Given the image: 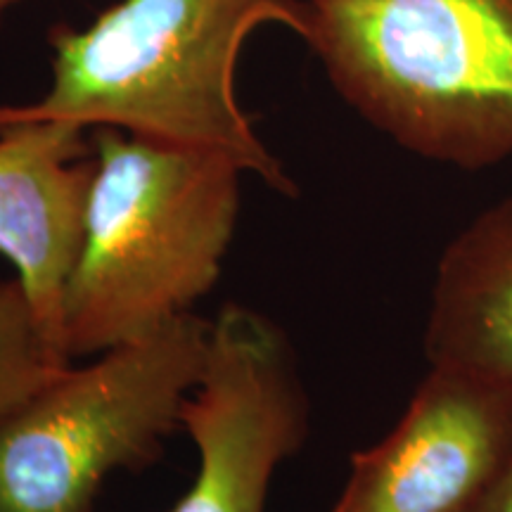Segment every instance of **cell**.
<instances>
[{"instance_id":"4","label":"cell","mask_w":512,"mask_h":512,"mask_svg":"<svg viewBox=\"0 0 512 512\" xmlns=\"http://www.w3.org/2000/svg\"><path fill=\"white\" fill-rule=\"evenodd\" d=\"M211 320L185 313L72 363L0 420V512H95L114 472L155 463L202 380Z\"/></svg>"},{"instance_id":"2","label":"cell","mask_w":512,"mask_h":512,"mask_svg":"<svg viewBox=\"0 0 512 512\" xmlns=\"http://www.w3.org/2000/svg\"><path fill=\"white\" fill-rule=\"evenodd\" d=\"M91 133L93 181L62 299L69 363L147 337L214 290L247 174L221 152Z\"/></svg>"},{"instance_id":"6","label":"cell","mask_w":512,"mask_h":512,"mask_svg":"<svg viewBox=\"0 0 512 512\" xmlns=\"http://www.w3.org/2000/svg\"><path fill=\"white\" fill-rule=\"evenodd\" d=\"M512 453V384L430 368L403 418L351 458L330 512H460Z\"/></svg>"},{"instance_id":"7","label":"cell","mask_w":512,"mask_h":512,"mask_svg":"<svg viewBox=\"0 0 512 512\" xmlns=\"http://www.w3.org/2000/svg\"><path fill=\"white\" fill-rule=\"evenodd\" d=\"M88 133L67 121L0 128V254L15 266L64 363L62 299L81 245L95 166Z\"/></svg>"},{"instance_id":"11","label":"cell","mask_w":512,"mask_h":512,"mask_svg":"<svg viewBox=\"0 0 512 512\" xmlns=\"http://www.w3.org/2000/svg\"><path fill=\"white\" fill-rule=\"evenodd\" d=\"M17 3H22V0H0V22H3V17L8 15V10L15 8Z\"/></svg>"},{"instance_id":"9","label":"cell","mask_w":512,"mask_h":512,"mask_svg":"<svg viewBox=\"0 0 512 512\" xmlns=\"http://www.w3.org/2000/svg\"><path fill=\"white\" fill-rule=\"evenodd\" d=\"M64 366L24 285L17 278L0 283V420Z\"/></svg>"},{"instance_id":"10","label":"cell","mask_w":512,"mask_h":512,"mask_svg":"<svg viewBox=\"0 0 512 512\" xmlns=\"http://www.w3.org/2000/svg\"><path fill=\"white\" fill-rule=\"evenodd\" d=\"M460 512H512V453L498 475Z\"/></svg>"},{"instance_id":"5","label":"cell","mask_w":512,"mask_h":512,"mask_svg":"<svg viewBox=\"0 0 512 512\" xmlns=\"http://www.w3.org/2000/svg\"><path fill=\"white\" fill-rule=\"evenodd\" d=\"M181 427L197 451V475L171 512H266L275 472L309 434L297 354L271 316L226 304L211 320L207 368Z\"/></svg>"},{"instance_id":"3","label":"cell","mask_w":512,"mask_h":512,"mask_svg":"<svg viewBox=\"0 0 512 512\" xmlns=\"http://www.w3.org/2000/svg\"><path fill=\"white\" fill-rule=\"evenodd\" d=\"M332 88L403 150L463 171L512 157V0H299Z\"/></svg>"},{"instance_id":"8","label":"cell","mask_w":512,"mask_h":512,"mask_svg":"<svg viewBox=\"0 0 512 512\" xmlns=\"http://www.w3.org/2000/svg\"><path fill=\"white\" fill-rule=\"evenodd\" d=\"M432 368L512 384V197L446 247L425 330Z\"/></svg>"},{"instance_id":"1","label":"cell","mask_w":512,"mask_h":512,"mask_svg":"<svg viewBox=\"0 0 512 512\" xmlns=\"http://www.w3.org/2000/svg\"><path fill=\"white\" fill-rule=\"evenodd\" d=\"M280 24L302 36L299 0H117L86 29H50L53 79L29 105H0V128L67 121L221 152L285 197L297 183L240 107L249 34Z\"/></svg>"}]
</instances>
